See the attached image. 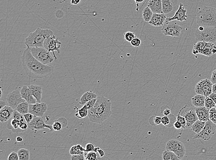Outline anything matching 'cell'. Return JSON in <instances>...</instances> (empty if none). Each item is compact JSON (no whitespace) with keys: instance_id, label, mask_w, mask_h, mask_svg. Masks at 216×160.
Wrapping results in <instances>:
<instances>
[{"instance_id":"1","label":"cell","mask_w":216,"mask_h":160,"mask_svg":"<svg viewBox=\"0 0 216 160\" xmlns=\"http://www.w3.org/2000/svg\"><path fill=\"white\" fill-rule=\"evenodd\" d=\"M21 60L26 74L31 79H43L49 76L54 72V66L45 65L38 61L31 54L29 46H27V48L24 51Z\"/></svg>"},{"instance_id":"2","label":"cell","mask_w":216,"mask_h":160,"mask_svg":"<svg viewBox=\"0 0 216 160\" xmlns=\"http://www.w3.org/2000/svg\"><path fill=\"white\" fill-rule=\"evenodd\" d=\"M112 114L111 102L104 96L98 97L94 107L88 109L89 120L93 123H103L109 118Z\"/></svg>"},{"instance_id":"3","label":"cell","mask_w":216,"mask_h":160,"mask_svg":"<svg viewBox=\"0 0 216 160\" xmlns=\"http://www.w3.org/2000/svg\"><path fill=\"white\" fill-rule=\"evenodd\" d=\"M53 35L54 32L51 30L38 27L26 38L25 44L30 47H43L45 39Z\"/></svg>"},{"instance_id":"4","label":"cell","mask_w":216,"mask_h":160,"mask_svg":"<svg viewBox=\"0 0 216 160\" xmlns=\"http://www.w3.org/2000/svg\"><path fill=\"white\" fill-rule=\"evenodd\" d=\"M196 19L200 26L216 27V8L211 6L203 8L197 13Z\"/></svg>"},{"instance_id":"5","label":"cell","mask_w":216,"mask_h":160,"mask_svg":"<svg viewBox=\"0 0 216 160\" xmlns=\"http://www.w3.org/2000/svg\"><path fill=\"white\" fill-rule=\"evenodd\" d=\"M195 37L197 41L214 43L216 42V27L200 26L195 30Z\"/></svg>"},{"instance_id":"6","label":"cell","mask_w":216,"mask_h":160,"mask_svg":"<svg viewBox=\"0 0 216 160\" xmlns=\"http://www.w3.org/2000/svg\"><path fill=\"white\" fill-rule=\"evenodd\" d=\"M30 49L33 56L41 63L48 65L54 61L50 52L45 47H30Z\"/></svg>"},{"instance_id":"7","label":"cell","mask_w":216,"mask_h":160,"mask_svg":"<svg viewBox=\"0 0 216 160\" xmlns=\"http://www.w3.org/2000/svg\"><path fill=\"white\" fill-rule=\"evenodd\" d=\"M181 115L183 116L186 120V128H189L198 119L194 106L186 105L179 112Z\"/></svg>"},{"instance_id":"8","label":"cell","mask_w":216,"mask_h":160,"mask_svg":"<svg viewBox=\"0 0 216 160\" xmlns=\"http://www.w3.org/2000/svg\"><path fill=\"white\" fill-rule=\"evenodd\" d=\"M182 30V26H181L177 22L176 20H172L165 21L161 30L164 35L177 37L180 35Z\"/></svg>"},{"instance_id":"9","label":"cell","mask_w":216,"mask_h":160,"mask_svg":"<svg viewBox=\"0 0 216 160\" xmlns=\"http://www.w3.org/2000/svg\"><path fill=\"white\" fill-rule=\"evenodd\" d=\"M216 125L209 119L199 133H196L193 139H201L204 141L210 140L216 132Z\"/></svg>"},{"instance_id":"10","label":"cell","mask_w":216,"mask_h":160,"mask_svg":"<svg viewBox=\"0 0 216 160\" xmlns=\"http://www.w3.org/2000/svg\"><path fill=\"white\" fill-rule=\"evenodd\" d=\"M166 149L175 153L179 159L183 158L186 153V148L184 144L176 139H171L168 141Z\"/></svg>"},{"instance_id":"11","label":"cell","mask_w":216,"mask_h":160,"mask_svg":"<svg viewBox=\"0 0 216 160\" xmlns=\"http://www.w3.org/2000/svg\"><path fill=\"white\" fill-rule=\"evenodd\" d=\"M22 121H26L23 114H21L14 109L13 115L10 119H9L7 128L12 131L13 133H19L22 132L20 128V124Z\"/></svg>"},{"instance_id":"12","label":"cell","mask_w":216,"mask_h":160,"mask_svg":"<svg viewBox=\"0 0 216 160\" xmlns=\"http://www.w3.org/2000/svg\"><path fill=\"white\" fill-rule=\"evenodd\" d=\"M62 42L59 41L58 38L55 36L53 35L45 39L44 43V47L49 52H52L53 56L55 61L57 60L55 54V51H56L58 54L61 53V47Z\"/></svg>"},{"instance_id":"13","label":"cell","mask_w":216,"mask_h":160,"mask_svg":"<svg viewBox=\"0 0 216 160\" xmlns=\"http://www.w3.org/2000/svg\"><path fill=\"white\" fill-rule=\"evenodd\" d=\"M213 84L208 79H204L199 81L195 86L194 91L198 94L208 97L213 93Z\"/></svg>"},{"instance_id":"14","label":"cell","mask_w":216,"mask_h":160,"mask_svg":"<svg viewBox=\"0 0 216 160\" xmlns=\"http://www.w3.org/2000/svg\"><path fill=\"white\" fill-rule=\"evenodd\" d=\"M162 3L163 14L167 18L173 16L179 8L177 0H162Z\"/></svg>"},{"instance_id":"15","label":"cell","mask_w":216,"mask_h":160,"mask_svg":"<svg viewBox=\"0 0 216 160\" xmlns=\"http://www.w3.org/2000/svg\"><path fill=\"white\" fill-rule=\"evenodd\" d=\"M28 126L30 130L33 131H40L47 129L49 132L55 131L53 125L46 124L42 117L34 116L32 121L28 124Z\"/></svg>"},{"instance_id":"16","label":"cell","mask_w":216,"mask_h":160,"mask_svg":"<svg viewBox=\"0 0 216 160\" xmlns=\"http://www.w3.org/2000/svg\"><path fill=\"white\" fill-rule=\"evenodd\" d=\"M7 101L10 107L13 109H16L18 105L25 102V100L22 97L20 91L16 90L8 95Z\"/></svg>"},{"instance_id":"17","label":"cell","mask_w":216,"mask_h":160,"mask_svg":"<svg viewBox=\"0 0 216 160\" xmlns=\"http://www.w3.org/2000/svg\"><path fill=\"white\" fill-rule=\"evenodd\" d=\"M48 108V106L44 102H37L34 104H29V112L34 116L43 117Z\"/></svg>"},{"instance_id":"18","label":"cell","mask_w":216,"mask_h":160,"mask_svg":"<svg viewBox=\"0 0 216 160\" xmlns=\"http://www.w3.org/2000/svg\"><path fill=\"white\" fill-rule=\"evenodd\" d=\"M187 10L184 7L182 4L180 3L179 7L178 10L176 11L175 14L172 17L167 18L166 21H170L172 20H176L182 22L187 20V15L186 14Z\"/></svg>"},{"instance_id":"19","label":"cell","mask_w":216,"mask_h":160,"mask_svg":"<svg viewBox=\"0 0 216 160\" xmlns=\"http://www.w3.org/2000/svg\"><path fill=\"white\" fill-rule=\"evenodd\" d=\"M14 109L9 105H7L0 110V121L2 123H5L10 119L13 115Z\"/></svg>"},{"instance_id":"20","label":"cell","mask_w":216,"mask_h":160,"mask_svg":"<svg viewBox=\"0 0 216 160\" xmlns=\"http://www.w3.org/2000/svg\"><path fill=\"white\" fill-rule=\"evenodd\" d=\"M20 92L23 98L29 104L37 103V100L31 94L29 86H23L20 90Z\"/></svg>"},{"instance_id":"21","label":"cell","mask_w":216,"mask_h":160,"mask_svg":"<svg viewBox=\"0 0 216 160\" xmlns=\"http://www.w3.org/2000/svg\"><path fill=\"white\" fill-rule=\"evenodd\" d=\"M167 17L164 14L154 13L151 20L149 22V24L155 27H159L163 25Z\"/></svg>"},{"instance_id":"22","label":"cell","mask_w":216,"mask_h":160,"mask_svg":"<svg viewBox=\"0 0 216 160\" xmlns=\"http://www.w3.org/2000/svg\"><path fill=\"white\" fill-rule=\"evenodd\" d=\"M209 111L206 107H195V111L197 114L198 119L206 122L210 119H209Z\"/></svg>"},{"instance_id":"23","label":"cell","mask_w":216,"mask_h":160,"mask_svg":"<svg viewBox=\"0 0 216 160\" xmlns=\"http://www.w3.org/2000/svg\"><path fill=\"white\" fill-rule=\"evenodd\" d=\"M148 6L154 13L163 14L162 0H149Z\"/></svg>"},{"instance_id":"24","label":"cell","mask_w":216,"mask_h":160,"mask_svg":"<svg viewBox=\"0 0 216 160\" xmlns=\"http://www.w3.org/2000/svg\"><path fill=\"white\" fill-rule=\"evenodd\" d=\"M29 87L32 95L37 100V102H41L43 93L42 86L37 85H31Z\"/></svg>"},{"instance_id":"25","label":"cell","mask_w":216,"mask_h":160,"mask_svg":"<svg viewBox=\"0 0 216 160\" xmlns=\"http://www.w3.org/2000/svg\"><path fill=\"white\" fill-rule=\"evenodd\" d=\"M216 53V46L213 42H206L205 48L201 53V55L207 56H211Z\"/></svg>"},{"instance_id":"26","label":"cell","mask_w":216,"mask_h":160,"mask_svg":"<svg viewBox=\"0 0 216 160\" xmlns=\"http://www.w3.org/2000/svg\"><path fill=\"white\" fill-rule=\"evenodd\" d=\"M97 97H97V94L95 92L91 91L86 92L82 95V96L80 98L79 104L82 105H84L89 101L93 99L96 98Z\"/></svg>"},{"instance_id":"27","label":"cell","mask_w":216,"mask_h":160,"mask_svg":"<svg viewBox=\"0 0 216 160\" xmlns=\"http://www.w3.org/2000/svg\"><path fill=\"white\" fill-rule=\"evenodd\" d=\"M206 97L201 94L194 96L192 98V103L195 107H202L205 106Z\"/></svg>"},{"instance_id":"28","label":"cell","mask_w":216,"mask_h":160,"mask_svg":"<svg viewBox=\"0 0 216 160\" xmlns=\"http://www.w3.org/2000/svg\"><path fill=\"white\" fill-rule=\"evenodd\" d=\"M76 113L75 116L79 119H83L88 116V109L86 105L83 106L81 108H76Z\"/></svg>"},{"instance_id":"29","label":"cell","mask_w":216,"mask_h":160,"mask_svg":"<svg viewBox=\"0 0 216 160\" xmlns=\"http://www.w3.org/2000/svg\"><path fill=\"white\" fill-rule=\"evenodd\" d=\"M206 42L203 41H198L197 43H195L192 50L193 54L194 55L201 54L202 51L205 48Z\"/></svg>"},{"instance_id":"30","label":"cell","mask_w":216,"mask_h":160,"mask_svg":"<svg viewBox=\"0 0 216 160\" xmlns=\"http://www.w3.org/2000/svg\"><path fill=\"white\" fill-rule=\"evenodd\" d=\"M86 152L85 148H84L80 145H75L72 146L70 150V154L71 155H77V154H82L84 153V152Z\"/></svg>"},{"instance_id":"31","label":"cell","mask_w":216,"mask_h":160,"mask_svg":"<svg viewBox=\"0 0 216 160\" xmlns=\"http://www.w3.org/2000/svg\"><path fill=\"white\" fill-rule=\"evenodd\" d=\"M162 159L164 160H176L179 159L177 155L171 152L166 150L162 153Z\"/></svg>"},{"instance_id":"32","label":"cell","mask_w":216,"mask_h":160,"mask_svg":"<svg viewBox=\"0 0 216 160\" xmlns=\"http://www.w3.org/2000/svg\"><path fill=\"white\" fill-rule=\"evenodd\" d=\"M205 124H206V122L198 119L191 126V128L192 131H194L195 133H199L204 128Z\"/></svg>"},{"instance_id":"33","label":"cell","mask_w":216,"mask_h":160,"mask_svg":"<svg viewBox=\"0 0 216 160\" xmlns=\"http://www.w3.org/2000/svg\"><path fill=\"white\" fill-rule=\"evenodd\" d=\"M154 13L152 10L149 7H147L143 9L142 12V18L143 20L146 22H149L151 20L152 17H153Z\"/></svg>"},{"instance_id":"34","label":"cell","mask_w":216,"mask_h":160,"mask_svg":"<svg viewBox=\"0 0 216 160\" xmlns=\"http://www.w3.org/2000/svg\"><path fill=\"white\" fill-rule=\"evenodd\" d=\"M29 104L25 101L18 105L16 110L21 114H24L29 113Z\"/></svg>"},{"instance_id":"35","label":"cell","mask_w":216,"mask_h":160,"mask_svg":"<svg viewBox=\"0 0 216 160\" xmlns=\"http://www.w3.org/2000/svg\"><path fill=\"white\" fill-rule=\"evenodd\" d=\"M19 160H29L30 159V153L27 149H22L18 150V152Z\"/></svg>"},{"instance_id":"36","label":"cell","mask_w":216,"mask_h":160,"mask_svg":"<svg viewBox=\"0 0 216 160\" xmlns=\"http://www.w3.org/2000/svg\"><path fill=\"white\" fill-rule=\"evenodd\" d=\"M84 157L85 160H96L98 159L97 153L94 151L89 152H84Z\"/></svg>"},{"instance_id":"37","label":"cell","mask_w":216,"mask_h":160,"mask_svg":"<svg viewBox=\"0 0 216 160\" xmlns=\"http://www.w3.org/2000/svg\"><path fill=\"white\" fill-rule=\"evenodd\" d=\"M216 105L214 102L209 97H206L205 98V106L210 110L213 108L215 107Z\"/></svg>"},{"instance_id":"38","label":"cell","mask_w":216,"mask_h":160,"mask_svg":"<svg viewBox=\"0 0 216 160\" xmlns=\"http://www.w3.org/2000/svg\"><path fill=\"white\" fill-rule=\"evenodd\" d=\"M124 39L128 42H131L133 39L136 37L135 33L131 31H129L124 33Z\"/></svg>"},{"instance_id":"39","label":"cell","mask_w":216,"mask_h":160,"mask_svg":"<svg viewBox=\"0 0 216 160\" xmlns=\"http://www.w3.org/2000/svg\"><path fill=\"white\" fill-rule=\"evenodd\" d=\"M209 119L213 123L216 125V108H213L209 111Z\"/></svg>"},{"instance_id":"40","label":"cell","mask_w":216,"mask_h":160,"mask_svg":"<svg viewBox=\"0 0 216 160\" xmlns=\"http://www.w3.org/2000/svg\"><path fill=\"white\" fill-rule=\"evenodd\" d=\"M176 120H178L182 123V129H186V120L183 116H182L179 113H178L176 116Z\"/></svg>"},{"instance_id":"41","label":"cell","mask_w":216,"mask_h":160,"mask_svg":"<svg viewBox=\"0 0 216 160\" xmlns=\"http://www.w3.org/2000/svg\"><path fill=\"white\" fill-rule=\"evenodd\" d=\"M171 119L170 118L169 115L168 116H163L161 117V124L166 126H170L171 122Z\"/></svg>"},{"instance_id":"42","label":"cell","mask_w":216,"mask_h":160,"mask_svg":"<svg viewBox=\"0 0 216 160\" xmlns=\"http://www.w3.org/2000/svg\"><path fill=\"white\" fill-rule=\"evenodd\" d=\"M52 125L55 131H61L62 128H63L62 124L60 123L59 121H57V120H55L54 121Z\"/></svg>"},{"instance_id":"43","label":"cell","mask_w":216,"mask_h":160,"mask_svg":"<svg viewBox=\"0 0 216 160\" xmlns=\"http://www.w3.org/2000/svg\"><path fill=\"white\" fill-rule=\"evenodd\" d=\"M130 43L133 47H139L142 43V41L140 38L136 37L131 41Z\"/></svg>"},{"instance_id":"44","label":"cell","mask_w":216,"mask_h":160,"mask_svg":"<svg viewBox=\"0 0 216 160\" xmlns=\"http://www.w3.org/2000/svg\"><path fill=\"white\" fill-rule=\"evenodd\" d=\"M71 159L72 160H85L84 153L71 155Z\"/></svg>"},{"instance_id":"45","label":"cell","mask_w":216,"mask_h":160,"mask_svg":"<svg viewBox=\"0 0 216 160\" xmlns=\"http://www.w3.org/2000/svg\"><path fill=\"white\" fill-rule=\"evenodd\" d=\"M23 115L24 116V118H25L26 122L28 123V124H29L32 121L34 117V115H33L32 113H30L29 112L23 114Z\"/></svg>"},{"instance_id":"46","label":"cell","mask_w":216,"mask_h":160,"mask_svg":"<svg viewBox=\"0 0 216 160\" xmlns=\"http://www.w3.org/2000/svg\"><path fill=\"white\" fill-rule=\"evenodd\" d=\"M97 98L93 99L88 101V102L85 104L88 109L94 107V106H95V104H96V102H97Z\"/></svg>"},{"instance_id":"47","label":"cell","mask_w":216,"mask_h":160,"mask_svg":"<svg viewBox=\"0 0 216 160\" xmlns=\"http://www.w3.org/2000/svg\"><path fill=\"white\" fill-rule=\"evenodd\" d=\"M57 120L59 121L60 123L62 124L63 128H65V127H67L68 121V120L66 118H64V117H61V118L57 119Z\"/></svg>"},{"instance_id":"48","label":"cell","mask_w":216,"mask_h":160,"mask_svg":"<svg viewBox=\"0 0 216 160\" xmlns=\"http://www.w3.org/2000/svg\"><path fill=\"white\" fill-rule=\"evenodd\" d=\"M8 160H19L18 158V154L15 152H12L10 154L8 158Z\"/></svg>"},{"instance_id":"49","label":"cell","mask_w":216,"mask_h":160,"mask_svg":"<svg viewBox=\"0 0 216 160\" xmlns=\"http://www.w3.org/2000/svg\"><path fill=\"white\" fill-rule=\"evenodd\" d=\"M95 146L94 144L92 143H88L85 147V151L86 152H92L95 150Z\"/></svg>"},{"instance_id":"50","label":"cell","mask_w":216,"mask_h":160,"mask_svg":"<svg viewBox=\"0 0 216 160\" xmlns=\"http://www.w3.org/2000/svg\"><path fill=\"white\" fill-rule=\"evenodd\" d=\"M155 125H159L161 124V117L160 116H155L153 119Z\"/></svg>"},{"instance_id":"51","label":"cell","mask_w":216,"mask_h":160,"mask_svg":"<svg viewBox=\"0 0 216 160\" xmlns=\"http://www.w3.org/2000/svg\"><path fill=\"white\" fill-rule=\"evenodd\" d=\"M173 126L176 129H177V130H180V129H181L182 128V124L181 122L178 121V120H176V121L175 122Z\"/></svg>"},{"instance_id":"52","label":"cell","mask_w":216,"mask_h":160,"mask_svg":"<svg viewBox=\"0 0 216 160\" xmlns=\"http://www.w3.org/2000/svg\"><path fill=\"white\" fill-rule=\"evenodd\" d=\"M210 80L213 84L216 83V69L213 71Z\"/></svg>"},{"instance_id":"53","label":"cell","mask_w":216,"mask_h":160,"mask_svg":"<svg viewBox=\"0 0 216 160\" xmlns=\"http://www.w3.org/2000/svg\"><path fill=\"white\" fill-rule=\"evenodd\" d=\"M8 105L7 101L6 102L4 100L0 101V109H2L6 106Z\"/></svg>"},{"instance_id":"54","label":"cell","mask_w":216,"mask_h":160,"mask_svg":"<svg viewBox=\"0 0 216 160\" xmlns=\"http://www.w3.org/2000/svg\"><path fill=\"white\" fill-rule=\"evenodd\" d=\"M164 115L166 116H168L171 114V111L170 109L169 108H166L164 110L163 113Z\"/></svg>"},{"instance_id":"55","label":"cell","mask_w":216,"mask_h":160,"mask_svg":"<svg viewBox=\"0 0 216 160\" xmlns=\"http://www.w3.org/2000/svg\"><path fill=\"white\" fill-rule=\"evenodd\" d=\"M98 153H99L100 157H104L105 155V152L101 148L99 149Z\"/></svg>"},{"instance_id":"56","label":"cell","mask_w":216,"mask_h":160,"mask_svg":"<svg viewBox=\"0 0 216 160\" xmlns=\"http://www.w3.org/2000/svg\"><path fill=\"white\" fill-rule=\"evenodd\" d=\"M209 97L213 99V100L214 102L215 103L216 105V93H212L210 95H209Z\"/></svg>"},{"instance_id":"57","label":"cell","mask_w":216,"mask_h":160,"mask_svg":"<svg viewBox=\"0 0 216 160\" xmlns=\"http://www.w3.org/2000/svg\"><path fill=\"white\" fill-rule=\"evenodd\" d=\"M80 1L81 0H71V4L74 5H77V4L79 3H80Z\"/></svg>"},{"instance_id":"58","label":"cell","mask_w":216,"mask_h":160,"mask_svg":"<svg viewBox=\"0 0 216 160\" xmlns=\"http://www.w3.org/2000/svg\"><path fill=\"white\" fill-rule=\"evenodd\" d=\"M144 0H134V1H135V3H136V5H137V9H138V7H139V4L141 3H143V2H144Z\"/></svg>"},{"instance_id":"59","label":"cell","mask_w":216,"mask_h":160,"mask_svg":"<svg viewBox=\"0 0 216 160\" xmlns=\"http://www.w3.org/2000/svg\"><path fill=\"white\" fill-rule=\"evenodd\" d=\"M16 141L18 142H21L23 141V138H22L21 136H18V137H17Z\"/></svg>"},{"instance_id":"60","label":"cell","mask_w":216,"mask_h":160,"mask_svg":"<svg viewBox=\"0 0 216 160\" xmlns=\"http://www.w3.org/2000/svg\"><path fill=\"white\" fill-rule=\"evenodd\" d=\"M212 89H213V93H216V83L213 84Z\"/></svg>"},{"instance_id":"61","label":"cell","mask_w":216,"mask_h":160,"mask_svg":"<svg viewBox=\"0 0 216 160\" xmlns=\"http://www.w3.org/2000/svg\"><path fill=\"white\" fill-rule=\"evenodd\" d=\"M100 147H95V150H94V152L96 153H98V151H99V149H100Z\"/></svg>"},{"instance_id":"62","label":"cell","mask_w":216,"mask_h":160,"mask_svg":"<svg viewBox=\"0 0 216 160\" xmlns=\"http://www.w3.org/2000/svg\"><path fill=\"white\" fill-rule=\"evenodd\" d=\"M0 91H1V96H0V98H2V95H3V92H2V90H0Z\"/></svg>"},{"instance_id":"63","label":"cell","mask_w":216,"mask_h":160,"mask_svg":"<svg viewBox=\"0 0 216 160\" xmlns=\"http://www.w3.org/2000/svg\"><path fill=\"white\" fill-rule=\"evenodd\" d=\"M215 108H216V106Z\"/></svg>"}]
</instances>
